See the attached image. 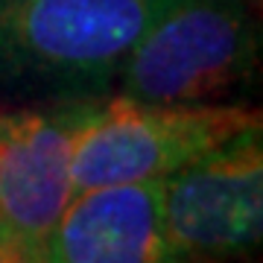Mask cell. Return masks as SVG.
<instances>
[{
    "mask_svg": "<svg viewBox=\"0 0 263 263\" xmlns=\"http://www.w3.org/2000/svg\"><path fill=\"white\" fill-rule=\"evenodd\" d=\"M252 126H260V111L240 103H143L105 94L76 138L70 184L79 193L161 181Z\"/></svg>",
    "mask_w": 263,
    "mask_h": 263,
    "instance_id": "obj_3",
    "label": "cell"
},
{
    "mask_svg": "<svg viewBox=\"0 0 263 263\" xmlns=\"http://www.w3.org/2000/svg\"><path fill=\"white\" fill-rule=\"evenodd\" d=\"M161 181L73 193L38 249L41 263H184L164 234Z\"/></svg>",
    "mask_w": 263,
    "mask_h": 263,
    "instance_id": "obj_6",
    "label": "cell"
},
{
    "mask_svg": "<svg viewBox=\"0 0 263 263\" xmlns=\"http://www.w3.org/2000/svg\"><path fill=\"white\" fill-rule=\"evenodd\" d=\"M100 100L0 105V246L41 249L73 199V146Z\"/></svg>",
    "mask_w": 263,
    "mask_h": 263,
    "instance_id": "obj_5",
    "label": "cell"
},
{
    "mask_svg": "<svg viewBox=\"0 0 263 263\" xmlns=\"http://www.w3.org/2000/svg\"><path fill=\"white\" fill-rule=\"evenodd\" d=\"M260 29L246 0H173L126 53L111 94L222 103L257 73Z\"/></svg>",
    "mask_w": 263,
    "mask_h": 263,
    "instance_id": "obj_2",
    "label": "cell"
},
{
    "mask_svg": "<svg viewBox=\"0 0 263 263\" xmlns=\"http://www.w3.org/2000/svg\"><path fill=\"white\" fill-rule=\"evenodd\" d=\"M0 263H41V254H38V252H27V249L0 246Z\"/></svg>",
    "mask_w": 263,
    "mask_h": 263,
    "instance_id": "obj_7",
    "label": "cell"
},
{
    "mask_svg": "<svg viewBox=\"0 0 263 263\" xmlns=\"http://www.w3.org/2000/svg\"><path fill=\"white\" fill-rule=\"evenodd\" d=\"M161 219L184 263L249 260L263 234L260 126L170 173L161 181Z\"/></svg>",
    "mask_w": 263,
    "mask_h": 263,
    "instance_id": "obj_4",
    "label": "cell"
},
{
    "mask_svg": "<svg viewBox=\"0 0 263 263\" xmlns=\"http://www.w3.org/2000/svg\"><path fill=\"white\" fill-rule=\"evenodd\" d=\"M173 0H0V105L111 94L129 47Z\"/></svg>",
    "mask_w": 263,
    "mask_h": 263,
    "instance_id": "obj_1",
    "label": "cell"
}]
</instances>
